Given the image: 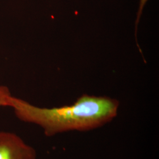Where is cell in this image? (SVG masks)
Masks as SVG:
<instances>
[{"instance_id":"cell-1","label":"cell","mask_w":159,"mask_h":159,"mask_svg":"<svg viewBox=\"0 0 159 159\" xmlns=\"http://www.w3.org/2000/svg\"><path fill=\"white\" fill-rule=\"evenodd\" d=\"M119 106L116 99L88 94L80 97L71 105L53 108L37 107L12 96L9 103L18 119L40 126L48 137L71 131L96 129L117 116Z\"/></svg>"},{"instance_id":"cell-2","label":"cell","mask_w":159,"mask_h":159,"mask_svg":"<svg viewBox=\"0 0 159 159\" xmlns=\"http://www.w3.org/2000/svg\"><path fill=\"white\" fill-rule=\"evenodd\" d=\"M33 148L17 134L0 131V159H36Z\"/></svg>"},{"instance_id":"cell-3","label":"cell","mask_w":159,"mask_h":159,"mask_svg":"<svg viewBox=\"0 0 159 159\" xmlns=\"http://www.w3.org/2000/svg\"><path fill=\"white\" fill-rule=\"evenodd\" d=\"M11 96L9 89L6 86H0V107H9Z\"/></svg>"},{"instance_id":"cell-4","label":"cell","mask_w":159,"mask_h":159,"mask_svg":"<svg viewBox=\"0 0 159 159\" xmlns=\"http://www.w3.org/2000/svg\"><path fill=\"white\" fill-rule=\"evenodd\" d=\"M148 0H140V3H139V10H138V11H137V17L136 20V33L137 31V26H138V24L139 23V21H140V19L141 18L142 16V14L143 11V9H144V7L146 5V4L147 3Z\"/></svg>"}]
</instances>
